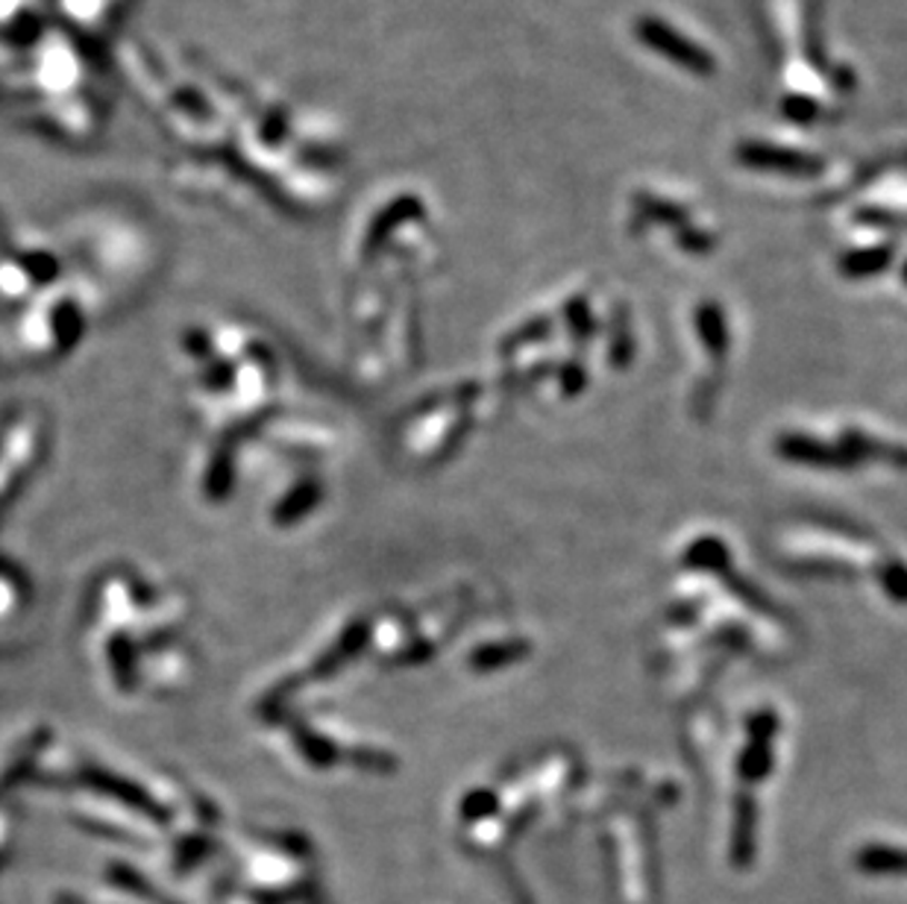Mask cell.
Instances as JSON below:
<instances>
[{
	"label": "cell",
	"mask_w": 907,
	"mask_h": 904,
	"mask_svg": "<svg viewBox=\"0 0 907 904\" xmlns=\"http://www.w3.org/2000/svg\"><path fill=\"white\" fill-rule=\"evenodd\" d=\"M640 39L647 41L649 48L661 50L667 59L679 62V66L690 68V71H711V59L702 48H697L693 41L681 39L679 33H672L670 27L655 21V18H647L640 21Z\"/></svg>",
	"instance_id": "cell-1"
},
{
	"label": "cell",
	"mask_w": 907,
	"mask_h": 904,
	"mask_svg": "<svg viewBox=\"0 0 907 904\" xmlns=\"http://www.w3.org/2000/svg\"><path fill=\"white\" fill-rule=\"evenodd\" d=\"M743 162L755 165V168H787V171H802L810 173L817 171L819 162L810 156L799 153H781L778 147H749L743 153Z\"/></svg>",
	"instance_id": "cell-2"
}]
</instances>
